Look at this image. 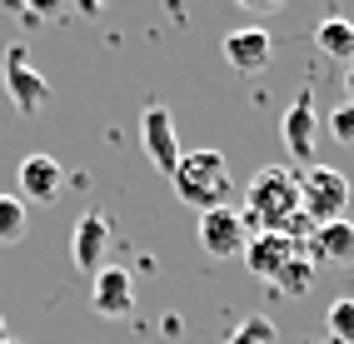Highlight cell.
<instances>
[{
  "label": "cell",
  "mask_w": 354,
  "mask_h": 344,
  "mask_svg": "<svg viewBox=\"0 0 354 344\" xmlns=\"http://www.w3.org/2000/svg\"><path fill=\"white\" fill-rule=\"evenodd\" d=\"M274 339H279L274 319H265V314H250V319H240V329H234L225 344H274Z\"/></svg>",
  "instance_id": "obj_17"
},
{
  "label": "cell",
  "mask_w": 354,
  "mask_h": 344,
  "mask_svg": "<svg viewBox=\"0 0 354 344\" xmlns=\"http://www.w3.org/2000/svg\"><path fill=\"white\" fill-rule=\"evenodd\" d=\"M26 224H30L26 200L20 195H0V245H15L20 235H26Z\"/></svg>",
  "instance_id": "obj_16"
},
{
  "label": "cell",
  "mask_w": 354,
  "mask_h": 344,
  "mask_svg": "<svg viewBox=\"0 0 354 344\" xmlns=\"http://www.w3.org/2000/svg\"><path fill=\"white\" fill-rule=\"evenodd\" d=\"M225 60L234 65V75H259V70H270V60H274V35L259 30V26L230 30V35H225Z\"/></svg>",
  "instance_id": "obj_12"
},
{
  "label": "cell",
  "mask_w": 354,
  "mask_h": 344,
  "mask_svg": "<svg viewBox=\"0 0 354 344\" xmlns=\"http://www.w3.org/2000/svg\"><path fill=\"white\" fill-rule=\"evenodd\" d=\"M329 135H335L339 145H354V105H339L329 115Z\"/></svg>",
  "instance_id": "obj_19"
},
{
  "label": "cell",
  "mask_w": 354,
  "mask_h": 344,
  "mask_svg": "<svg viewBox=\"0 0 354 344\" xmlns=\"http://www.w3.org/2000/svg\"><path fill=\"white\" fill-rule=\"evenodd\" d=\"M0 344H20V339H0Z\"/></svg>",
  "instance_id": "obj_22"
},
{
  "label": "cell",
  "mask_w": 354,
  "mask_h": 344,
  "mask_svg": "<svg viewBox=\"0 0 354 344\" xmlns=\"http://www.w3.org/2000/svg\"><path fill=\"white\" fill-rule=\"evenodd\" d=\"M0 339H6V314H0Z\"/></svg>",
  "instance_id": "obj_21"
},
{
  "label": "cell",
  "mask_w": 354,
  "mask_h": 344,
  "mask_svg": "<svg viewBox=\"0 0 354 344\" xmlns=\"http://www.w3.org/2000/svg\"><path fill=\"white\" fill-rule=\"evenodd\" d=\"M299 210L310 220V229L329 224V220H344L349 210V180L329 165H310L299 175Z\"/></svg>",
  "instance_id": "obj_3"
},
{
  "label": "cell",
  "mask_w": 354,
  "mask_h": 344,
  "mask_svg": "<svg viewBox=\"0 0 354 344\" xmlns=\"http://www.w3.org/2000/svg\"><path fill=\"white\" fill-rule=\"evenodd\" d=\"M279 135H285L290 160H299L304 170L315 165V145H319V115H315V85H304L299 95L290 100L285 120H279Z\"/></svg>",
  "instance_id": "obj_5"
},
{
  "label": "cell",
  "mask_w": 354,
  "mask_h": 344,
  "mask_svg": "<svg viewBox=\"0 0 354 344\" xmlns=\"http://www.w3.org/2000/svg\"><path fill=\"white\" fill-rule=\"evenodd\" d=\"M110 220L100 210H90L75 220V229H70V260H75V269H85L90 280L105 269V255H110Z\"/></svg>",
  "instance_id": "obj_9"
},
{
  "label": "cell",
  "mask_w": 354,
  "mask_h": 344,
  "mask_svg": "<svg viewBox=\"0 0 354 344\" xmlns=\"http://www.w3.org/2000/svg\"><path fill=\"white\" fill-rule=\"evenodd\" d=\"M310 285H315V265H310V255H295L285 269H279V280H274V289L290 294V300H299Z\"/></svg>",
  "instance_id": "obj_15"
},
{
  "label": "cell",
  "mask_w": 354,
  "mask_h": 344,
  "mask_svg": "<svg viewBox=\"0 0 354 344\" xmlns=\"http://www.w3.org/2000/svg\"><path fill=\"white\" fill-rule=\"evenodd\" d=\"M170 185H175V200H185L190 210L209 215V210H220V204H230V165H225V155L220 150H195V155H180V165L170 175Z\"/></svg>",
  "instance_id": "obj_2"
},
{
  "label": "cell",
  "mask_w": 354,
  "mask_h": 344,
  "mask_svg": "<svg viewBox=\"0 0 354 344\" xmlns=\"http://www.w3.org/2000/svg\"><path fill=\"white\" fill-rule=\"evenodd\" d=\"M15 195L20 200H35V204H55L65 195V170H60V160L55 155H26L20 160V170H15Z\"/></svg>",
  "instance_id": "obj_10"
},
{
  "label": "cell",
  "mask_w": 354,
  "mask_h": 344,
  "mask_svg": "<svg viewBox=\"0 0 354 344\" xmlns=\"http://www.w3.org/2000/svg\"><path fill=\"white\" fill-rule=\"evenodd\" d=\"M344 95H349L344 105H354V65H349V70H344Z\"/></svg>",
  "instance_id": "obj_20"
},
{
  "label": "cell",
  "mask_w": 354,
  "mask_h": 344,
  "mask_svg": "<svg viewBox=\"0 0 354 344\" xmlns=\"http://www.w3.org/2000/svg\"><path fill=\"white\" fill-rule=\"evenodd\" d=\"M240 220L250 235H295V240H310V220L299 210V170L290 165H265L250 190H245V204H240Z\"/></svg>",
  "instance_id": "obj_1"
},
{
  "label": "cell",
  "mask_w": 354,
  "mask_h": 344,
  "mask_svg": "<svg viewBox=\"0 0 354 344\" xmlns=\"http://www.w3.org/2000/svg\"><path fill=\"white\" fill-rule=\"evenodd\" d=\"M310 265H354V220H329L304 240Z\"/></svg>",
  "instance_id": "obj_13"
},
{
  "label": "cell",
  "mask_w": 354,
  "mask_h": 344,
  "mask_svg": "<svg viewBox=\"0 0 354 344\" xmlns=\"http://www.w3.org/2000/svg\"><path fill=\"white\" fill-rule=\"evenodd\" d=\"M315 45L329 60H349L354 65V20H344V15L319 20V26H315Z\"/></svg>",
  "instance_id": "obj_14"
},
{
  "label": "cell",
  "mask_w": 354,
  "mask_h": 344,
  "mask_svg": "<svg viewBox=\"0 0 354 344\" xmlns=\"http://www.w3.org/2000/svg\"><path fill=\"white\" fill-rule=\"evenodd\" d=\"M295 255H304V240L265 229V235H250V240H245V255H240V260H245V269L254 274V280L274 285V280H279V269H285Z\"/></svg>",
  "instance_id": "obj_7"
},
{
  "label": "cell",
  "mask_w": 354,
  "mask_h": 344,
  "mask_svg": "<svg viewBox=\"0 0 354 344\" xmlns=\"http://www.w3.org/2000/svg\"><path fill=\"white\" fill-rule=\"evenodd\" d=\"M90 309H95L100 319H130L135 314V280H130V269L105 265L95 280H90Z\"/></svg>",
  "instance_id": "obj_11"
},
{
  "label": "cell",
  "mask_w": 354,
  "mask_h": 344,
  "mask_svg": "<svg viewBox=\"0 0 354 344\" xmlns=\"http://www.w3.org/2000/svg\"><path fill=\"white\" fill-rule=\"evenodd\" d=\"M245 240H250V229H245V220H240L234 204H220V210L200 215V245H205L209 260H234V255H245Z\"/></svg>",
  "instance_id": "obj_8"
},
{
  "label": "cell",
  "mask_w": 354,
  "mask_h": 344,
  "mask_svg": "<svg viewBox=\"0 0 354 344\" xmlns=\"http://www.w3.org/2000/svg\"><path fill=\"white\" fill-rule=\"evenodd\" d=\"M324 344H329V339H324Z\"/></svg>",
  "instance_id": "obj_23"
},
{
  "label": "cell",
  "mask_w": 354,
  "mask_h": 344,
  "mask_svg": "<svg viewBox=\"0 0 354 344\" xmlns=\"http://www.w3.org/2000/svg\"><path fill=\"white\" fill-rule=\"evenodd\" d=\"M324 325H329V344H354V300H335Z\"/></svg>",
  "instance_id": "obj_18"
},
{
  "label": "cell",
  "mask_w": 354,
  "mask_h": 344,
  "mask_svg": "<svg viewBox=\"0 0 354 344\" xmlns=\"http://www.w3.org/2000/svg\"><path fill=\"white\" fill-rule=\"evenodd\" d=\"M0 70H6V95H10V105L20 115H35V110L50 105V80L30 65V55H26L20 40L6 45V65H0Z\"/></svg>",
  "instance_id": "obj_4"
},
{
  "label": "cell",
  "mask_w": 354,
  "mask_h": 344,
  "mask_svg": "<svg viewBox=\"0 0 354 344\" xmlns=\"http://www.w3.org/2000/svg\"><path fill=\"white\" fill-rule=\"evenodd\" d=\"M140 145H145V160L170 180L180 165V135H175V115L165 105H145L140 110Z\"/></svg>",
  "instance_id": "obj_6"
}]
</instances>
